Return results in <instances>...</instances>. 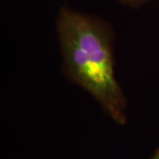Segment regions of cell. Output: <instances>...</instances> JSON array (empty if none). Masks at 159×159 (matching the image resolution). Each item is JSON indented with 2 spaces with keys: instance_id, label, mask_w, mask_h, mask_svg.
<instances>
[{
  "instance_id": "cell-1",
  "label": "cell",
  "mask_w": 159,
  "mask_h": 159,
  "mask_svg": "<svg viewBox=\"0 0 159 159\" xmlns=\"http://www.w3.org/2000/svg\"><path fill=\"white\" fill-rule=\"evenodd\" d=\"M56 34L65 78L93 97L115 124L126 125L128 101L117 78L112 26L96 14L63 6Z\"/></svg>"
},
{
  "instance_id": "cell-2",
  "label": "cell",
  "mask_w": 159,
  "mask_h": 159,
  "mask_svg": "<svg viewBox=\"0 0 159 159\" xmlns=\"http://www.w3.org/2000/svg\"><path fill=\"white\" fill-rule=\"evenodd\" d=\"M153 0H117L119 5L124 7L132 8V9H137L142 6H145Z\"/></svg>"
},
{
  "instance_id": "cell-3",
  "label": "cell",
  "mask_w": 159,
  "mask_h": 159,
  "mask_svg": "<svg viewBox=\"0 0 159 159\" xmlns=\"http://www.w3.org/2000/svg\"><path fill=\"white\" fill-rule=\"evenodd\" d=\"M150 159H159V148L155 151V153L153 154V156Z\"/></svg>"
}]
</instances>
